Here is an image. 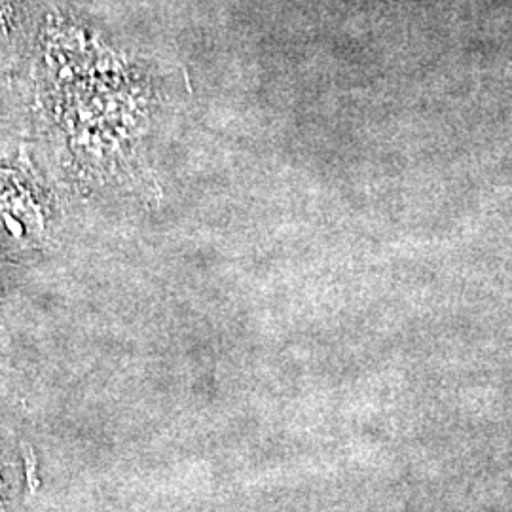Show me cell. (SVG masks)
Masks as SVG:
<instances>
[{
  "mask_svg": "<svg viewBox=\"0 0 512 512\" xmlns=\"http://www.w3.org/2000/svg\"><path fill=\"white\" fill-rule=\"evenodd\" d=\"M16 21V2L0 0V40L10 37Z\"/></svg>",
  "mask_w": 512,
  "mask_h": 512,
  "instance_id": "cell-1",
  "label": "cell"
}]
</instances>
